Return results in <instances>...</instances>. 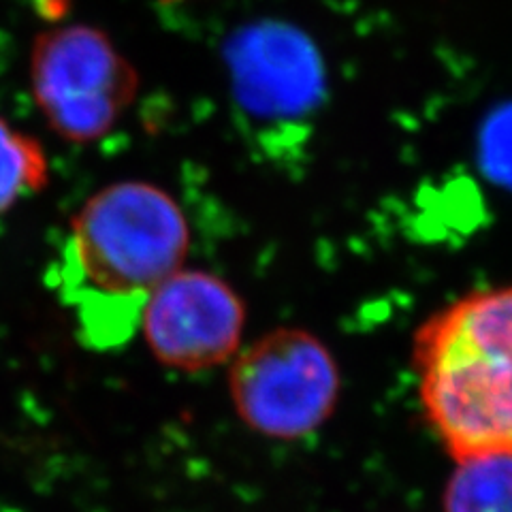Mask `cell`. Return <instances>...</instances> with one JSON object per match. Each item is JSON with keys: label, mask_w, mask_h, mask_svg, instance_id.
<instances>
[{"label": "cell", "mask_w": 512, "mask_h": 512, "mask_svg": "<svg viewBox=\"0 0 512 512\" xmlns=\"http://www.w3.org/2000/svg\"><path fill=\"white\" fill-rule=\"evenodd\" d=\"M188 248V220L167 190L131 180L94 192L73 216L62 259V288L88 338L99 346L131 338Z\"/></svg>", "instance_id": "obj_1"}, {"label": "cell", "mask_w": 512, "mask_h": 512, "mask_svg": "<svg viewBox=\"0 0 512 512\" xmlns=\"http://www.w3.org/2000/svg\"><path fill=\"white\" fill-rule=\"evenodd\" d=\"M427 421L455 461L512 453V286L457 299L416 331Z\"/></svg>", "instance_id": "obj_2"}, {"label": "cell", "mask_w": 512, "mask_h": 512, "mask_svg": "<svg viewBox=\"0 0 512 512\" xmlns=\"http://www.w3.org/2000/svg\"><path fill=\"white\" fill-rule=\"evenodd\" d=\"M340 367L306 329H276L231 359L229 395L242 423L271 440H301L323 427L340 399Z\"/></svg>", "instance_id": "obj_3"}, {"label": "cell", "mask_w": 512, "mask_h": 512, "mask_svg": "<svg viewBox=\"0 0 512 512\" xmlns=\"http://www.w3.org/2000/svg\"><path fill=\"white\" fill-rule=\"evenodd\" d=\"M30 86L47 126L88 146L133 105L139 75L103 30L75 24L47 30L32 45Z\"/></svg>", "instance_id": "obj_4"}, {"label": "cell", "mask_w": 512, "mask_h": 512, "mask_svg": "<svg viewBox=\"0 0 512 512\" xmlns=\"http://www.w3.org/2000/svg\"><path fill=\"white\" fill-rule=\"evenodd\" d=\"M139 327L158 363L178 372L212 370L242 348L246 306L227 280L182 267L150 295Z\"/></svg>", "instance_id": "obj_5"}, {"label": "cell", "mask_w": 512, "mask_h": 512, "mask_svg": "<svg viewBox=\"0 0 512 512\" xmlns=\"http://www.w3.org/2000/svg\"><path fill=\"white\" fill-rule=\"evenodd\" d=\"M237 101L259 118L293 116L306 107L310 86L303 69H288L282 54L271 45H248L235 62Z\"/></svg>", "instance_id": "obj_6"}, {"label": "cell", "mask_w": 512, "mask_h": 512, "mask_svg": "<svg viewBox=\"0 0 512 512\" xmlns=\"http://www.w3.org/2000/svg\"><path fill=\"white\" fill-rule=\"evenodd\" d=\"M444 512H512V453L457 459Z\"/></svg>", "instance_id": "obj_7"}, {"label": "cell", "mask_w": 512, "mask_h": 512, "mask_svg": "<svg viewBox=\"0 0 512 512\" xmlns=\"http://www.w3.org/2000/svg\"><path fill=\"white\" fill-rule=\"evenodd\" d=\"M50 182V163L41 143L0 118V214Z\"/></svg>", "instance_id": "obj_8"}, {"label": "cell", "mask_w": 512, "mask_h": 512, "mask_svg": "<svg viewBox=\"0 0 512 512\" xmlns=\"http://www.w3.org/2000/svg\"><path fill=\"white\" fill-rule=\"evenodd\" d=\"M160 3H165V5H178V3H188V0H160Z\"/></svg>", "instance_id": "obj_9"}]
</instances>
